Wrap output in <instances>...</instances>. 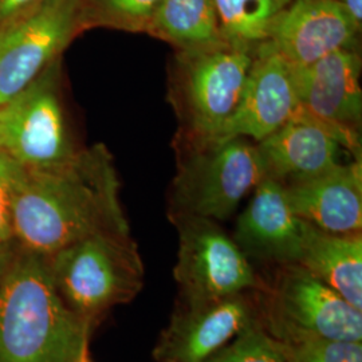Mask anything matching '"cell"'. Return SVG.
Masks as SVG:
<instances>
[{
	"label": "cell",
	"mask_w": 362,
	"mask_h": 362,
	"mask_svg": "<svg viewBox=\"0 0 362 362\" xmlns=\"http://www.w3.org/2000/svg\"><path fill=\"white\" fill-rule=\"evenodd\" d=\"M39 0H0V26Z\"/></svg>",
	"instance_id": "24"
},
{
	"label": "cell",
	"mask_w": 362,
	"mask_h": 362,
	"mask_svg": "<svg viewBox=\"0 0 362 362\" xmlns=\"http://www.w3.org/2000/svg\"><path fill=\"white\" fill-rule=\"evenodd\" d=\"M177 168L169 192V216L228 219L264 179L257 144L245 137H176Z\"/></svg>",
	"instance_id": "3"
},
{
	"label": "cell",
	"mask_w": 362,
	"mask_h": 362,
	"mask_svg": "<svg viewBox=\"0 0 362 362\" xmlns=\"http://www.w3.org/2000/svg\"><path fill=\"white\" fill-rule=\"evenodd\" d=\"M129 233L119 202V180L104 145L78 149L45 167L18 164L13 187L16 246L42 257L90 235Z\"/></svg>",
	"instance_id": "1"
},
{
	"label": "cell",
	"mask_w": 362,
	"mask_h": 362,
	"mask_svg": "<svg viewBox=\"0 0 362 362\" xmlns=\"http://www.w3.org/2000/svg\"><path fill=\"white\" fill-rule=\"evenodd\" d=\"M169 219L179 233L173 275L181 302L219 300L258 286L250 260L218 221L191 215H170Z\"/></svg>",
	"instance_id": "8"
},
{
	"label": "cell",
	"mask_w": 362,
	"mask_h": 362,
	"mask_svg": "<svg viewBox=\"0 0 362 362\" xmlns=\"http://www.w3.org/2000/svg\"><path fill=\"white\" fill-rule=\"evenodd\" d=\"M47 259L59 296L90 325L143 290V259L130 231L94 233Z\"/></svg>",
	"instance_id": "4"
},
{
	"label": "cell",
	"mask_w": 362,
	"mask_h": 362,
	"mask_svg": "<svg viewBox=\"0 0 362 362\" xmlns=\"http://www.w3.org/2000/svg\"><path fill=\"white\" fill-rule=\"evenodd\" d=\"M90 327L59 296L49 259L18 247L0 282V362H77Z\"/></svg>",
	"instance_id": "2"
},
{
	"label": "cell",
	"mask_w": 362,
	"mask_h": 362,
	"mask_svg": "<svg viewBox=\"0 0 362 362\" xmlns=\"http://www.w3.org/2000/svg\"><path fill=\"white\" fill-rule=\"evenodd\" d=\"M297 264L362 311V233H332L308 223Z\"/></svg>",
	"instance_id": "17"
},
{
	"label": "cell",
	"mask_w": 362,
	"mask_h": 362,
	"mask_svg": "<svg viewBox=\"0 0 362 362\" xmlns=\"http://www.w3.org/2000/svg\"><path fill=\"white\" fill-rule=\"evenodd\" d=\"M264 177L282 184L306 180L339 161L348 141L329 125L298 106L293 117L269 137L257 143Z\"/></svg>",
	"instance_id": "14"
},
{
	"label": "cell",
	"mask_w": 362,
	"mask_h": 362,
	"mask_svg": "<svg viewBox=\"0 0 362 362\" xmlns=\"http://www.w3.org/2000/svg\"><path fill=\"white\" fill-rule=\"evenodd\" d=\"M298 106L294 66L263 40L255 47L236 109L216 139L259 143L286 124Z\"/></svg>",
	"instance_id": "11"
},
{
	"label": "cell",
	"mask_w": 362,
	"mask_h": 362,
	"mask_svg": "<svg viewBox=\"0 0 362 362\" xmlns=\"http://www.w3.org/2000/svg\"><path fill=\"white\" fill-rule=\"evenodd\" d=\"M278 345L286 362H362V342L310 339Z\"/></svg>",
	"instance_id": "22"
},
{
	"label": "cell",
	"mask_w": 362,
	"mask_h": 362,
	"mask_svg": "<svg viewBox=\"0 0 362 362\" xmlns=\"http://www.w3.org/2000/svg\"><path fill=\"white\" fill-rule=\"evenodd\" d=\"M204 362L286 361L278 341L257 321Z\"/></svg>",
	"instance_id": "21"
},
{
	"label": "cell",
	"mask_w": 362,
	"mask_h": 362,
	"mask_svg": "<svg viewBox=\"0 0 362 362\" xmlns=\"http://www.w3.org/2000/svg\"><path fill=\"white\" fill-rule=\"evenodd\" d=\"M294 76L299 107L337 130L354 157L361 158V57L357 49H341L311 65L294 66Z\"/></svg>",
	"instance_id": "10"
},
{
	"label": "cell",
	"mask_w": 362,
	"mask_h": 362,
	"mask_svg": "<svg viewBox=\"0 0 362 362\" xmlns=\"http://www.w3.org/2000/svg\"><path fill=\"white\" fill-rule=\"evenodd\" d=\"M18 163L0 153V242H13V187Z\"/></svg>",
	"instance_id": "23"
},
{
	"label": "cell",
	"mask_w": 362,
	"mask_h": 362,
	"mask_svg": "<svg viewBox=\"0 0 362 362\" xmlns=\"http://www.w3.org/2000/svg\"><path fill=\"white\" fill-rule=\"evenodd\" d=\"M306 228L308 221L288 203L285 185L264 177L239 216L233 239L247 258L284 266L297 263Z\"/></svg>",
	"instance_id": "15"
},
{
	"label": "cell",
	"mask_w": 362,
	"mask_h": 362,
	"mask_svg": "<svg viewBox=\"0 0 362 362\" xmlns=\"http://www.w3.org/2000/svg\"><path fill=\"white\" fill-rule=\"evenodd\" d=\"M85 0H39L0 26V105L25 90L83 27Z\"/></svg>",
	"instance_id": "7"
},
{
	"label": "cell",
	"mask_w": 362,
	"mask_h": 362,
	"mask_svg": "<svg viewBox=\"0 0 362 362\" xmlns=\"http://www.w3.org/2000/svg\"><path fill=\"white\" fill-rule=\"evenodd\" d=\"M342 7L349 13L350 18L356 26L361 30L362 25V0H338Z\"/></svg>",
	"instance_id": "26"
},
{
	"label": "cell",
	"mask_w": 362,
	"mask_h": 362,
	"mask_svg": "<svg viewBox=\"0 0 362 362\" xmlns=\"http://www.w3.org/2000/svg\"><path fill=\"white\" fill-rule=\"evenodd\" d=\"M257 321L245 294L200 303L181 302L156 345L153 358L204 362Z\"/></svg>",
	"instance_id": "12"
},
{
	"label": "cell",
	"mask_w": 362,
	"mask_h": 362,
	"mask_svg": "<svg viewBox=\"0 0 362 362\" xmlns=\"http://www.w3.org/2000/svg\"><path fill=\"white\" fill-rule=\"evenodd\" d=\"M360 31L338 0H293L272 22L266 40L291 65L308 66L356 47Z\"/></svg>",
	"instance_id": "13"
},
{
	"label": "cell",
	"mask_w": 362,
	"mask_h": 362,
	"mask_svg": "<svg viewBox=\"0 0 362 362\" xmlns=\"http://www.w3.org/2000/svg\"><path fill=\"white\" fill-rule=\"evenodd\" d=\"M284 185L298 218L326 233H361V158Z\"/></svg>",
	"instance_id": "16"
},
{
	"label": "cell",
	"mask_w": 362,
	"mask_h": 362,
	"mask_svg": "<svg viewBox=\"0 0 362 362\" xmlns=\"http://www.w3.org/2000/svg\"><path fill=\"white\" fill-rule=\"evenodd\" d=\"M57 65L50 66L3 109V152L23 167H45L70 158L71 143L57 89Z\"/></svg>",
	"instance_id": "9"
},
{
	"label": "cell",
	"mask_w": 362,
	"mask_h": 362,
	"mask_svg": "<svg viewBox=\"0 0 362 362\" xmlns=\"http://www.w3.org/2000/svg\"><path fill=\"white\" fill-rule=\"evenodd\" d=\"M3 140H4V130H3V109L0 106V153L3 152Z\"/></svg>",
	"instance_id": "27"
},
{
	"label": "cell",
	"mask_w": 362,
	"mask_h": 362,
	"mask_svg": "<svg viewBox=\"0 0 362 362\" xmlns=\"http://www.w3.org/2000/svg\"><path fill=\"white\" fill-rule=\"evenodd\" d=\"M88 350H85L82 354H81V357H79V360L77 362H91L90 358H89V353H88Z\"/></svg>",
	"instance_id": "28"
},
{
	"label": "cell",
	"mask_w": 362,
	"mask_h": 362,
	"mask_svg": "<svg viewBox=\"0 0 362 362\" xmlns=\"http://www.w3.org/2000/svg\"><path fill=\"white\" fill-rule=\"evenodd\" d=\"M255 47L221 40L175 52L169 71V103L187 140L216 139L233 116L252 64Z\"/></svg>",
	"instance_id": "5"
},
{
	"label": "cell",
	"mask_w": 362,
	"mask_h": 362,
	"mask_svg": "<svg viewBox=\"0 0 362 362\" xmlns=\"http://www.w3.org/2000/svg\"><path fill=\"white\" fill-rule=\"evenodd\" d=\"M223 38L247 47L267 39L276 16L293 0H214Z\"/></svg>",
	"instance_id": "19"
},
{
	"label": "cell",
	"mask_w": 362,
	"mask_h": 362,
	"mask_svg": "<svg viewBox=\"0 0 362 362\" xmlns=\"http://www.w3.org/2000/svg\"><path fill=\"white\" fill-rule=\"evenodd\" d=\"M161 0H85L83 26L113 27L130 33H146Z\"/></svg>",
	"instance_id": "20"
},
{
	"label": "cell",
	"mask_w": 362,
	"mask_h": 362,
	"mask_svg": "<svg viewBox=\"0 0 362 362\" xmlns=\"http://www.w3.org/2000/svg\"><path fill=\"white\" fill-rule=\"evenodd\" d=\"M145 34L167 42L175 52L226 40L214 0H161Z\"/></svg>",
	"instance_id": "18"
},
{
	"label": "cell",
	"mask_w": 362,
	"mask_h": 362,
	"mask_svg": "<svg viewBox=\"0 0 362 362\" xmlns=\"http://www.w3.org/2000/svg\"><path fill=\"white\" fill-rule=\"evenodd\" d=\"M18 246L15 242H0V282L10 269L13 258L16 255Z\"/></svg>",
	"instance_id": "25"
},
{
	"label": "cell",
	"mask_w": 362,
	"mask_h": 362,
	"mask_svg": "<svg viewBox=\"0 0 362 362\" xmlns=\"http://www.w3.org/2000/svg\"><path fill=\"white\" fill-rule=\"evenodd\" d=\"M264 330L278 342L362 341V311L297 263L284 264L264 303Z\"/></svg>",
	"instance_id": "6"
}]
</instances>
